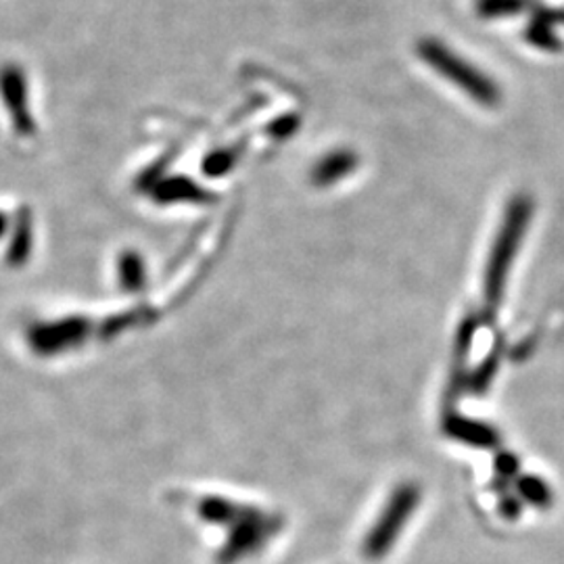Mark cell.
I'll list each match as a JSON object with an SVG mask.
<instances>
[{
	"label": "cell",
	"instance_id": "6",
	"mask_svg": "<svg viewBox=\"0 0 564 564\" xmlns=\"http://www.w3.org/2000/svg\"><path fill=\"white\" fill-rule=\"evenodd\" d=\"M524 36H527L529 44H533V46H538V48H542V51H547V53H558V51H563V41L556 36L554 28L544 23V21H531L529 28H527V32H524Z\"/></svg>",
	"mask_w": 564,
	"mask_h": 564
},
{
	"label": "cell",
	"instance_id": "5",
	"mask_svg": "<svg viewBox=\"0 0 564 564\" xmlns=\"http://www.w3.org/2000/svg\"><path fill=\"white\" fill-rule=\"evenodd\" d=\"M531 4L533 0H477V13L484 20H498V18L519 15Z\"/></svg>",
	"mask_w": 564,
	"mask_h": 564
},
{
	"label": "cell",
	"instance_id": "1",
	"mask_svg": "<svg viewBox=\"0 0 564 564\" xmlns=\"http://www.w3.org/2000/svg\"><path fill=\"white\" fill-rule=\"evenodd\" d=\"M419 53L426 65L437 69L445 80L454 82L475 101L481 105H496L500 101V90L496 82L489 80L484 72L466 63L460 55L449 51L442 42L426 39L419 44Z\"/></svg>",
	"mask_w": 564,
	"mask_h": 564
},
{
	"label": "cell",
	"instance_id": "7",
	"mask_svg": "<svg viewBox=\"0 0 564 564\" xmlns=\"http://www.w3.org/2000/svg\"><path fill=\"white\" fill-rule=\"evenodd\" d=\"M456 437L473 445H494L496 444V433L487 429L484 424L468 423V421H454L449 429Z\"/></svg>",
	"mask_w": 564,
	"mask_h": 564
},
{
	"label": "cell",
	"instance_id": "8",
	"mask_svg": "<svg viewBox=\"0 0 564 564\" xmlns=\"http://www.w3.org/2000/svg\"><path fill=\"white\" fill-rule=\"evenodd\" d=\"M535 20L544 21L547 25H558V23H564V9H544V7H540V9H535Z\"/></svg>",
	"mask_w": 564,
	"mask_h": 564
},
{
	"label": "cell",
	"instance_id": "4",
	"mask_svg": "<svg viewBox=\"0 0 564 564\" xmlns=\"http://www.w3.org/2000/svg\"><path fill=\"white\" fill-rule=\"evenodd\" d=\"M356 165V158L347 151H339L333 153L328 158H324L323 162L318 163V167L314 170V182L318 184H330V182L339 181L349 170H354Z\"/></svg>",
	"mask_w": 564,
	"mask_h": 564
},
{
	"label": "cell",
	"instance_id": "3",
	"mask_svg": "<svg viewBox=\"0 0 564 564\" xmlns=\"http://www.w3.org/2000/svg\"><path fill=\"white\" fill-rule=\"evenodd\" d=\"M0 95L13 116L20 132H32V118L28 113V86L18 65H4L0 69Z\"/></svg>",
	"mask_w": 564,
	"mask_h": 564
},
{
	"label": "cell",
	"instance_id": "2",
	"mask_svg": "<svg viewBox=\"0 0 564 564\" xmlns=\"http://www.w3.org/2000/svg\"><path fill=\"white\" fill-rule=\"evenodd\" d=\"M531 216V205L527 199H517L506 212L505 226L500 230V237L491 249V258L487 265V279H485V300L489 307H496L505 291L506 274L512 265L514 253L521 247L527 224Z\"/></svg>",
	"mask_w": 564,
	"mask_h": 564
}]
</instances>
